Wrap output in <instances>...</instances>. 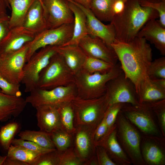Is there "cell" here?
Instances as JSON below:
<instances>
[{
	"label": "cell",
	"instance_id": "cell-33",
	"mask_svg": "<svg viewBox=\"0 0 165 165\" xmlns=\"http://www.w3.org/2000/svg\"><path fill=\"white\" fill-rule=\"evenodd\" d=\"M115 65L99 59L87 57L82 69L90 74L96 72L106 73Z\"/></svg>",
	"mask_w": 165,
	"mask_h": 165
},
{
	"label": "cell",
	"instance_id": "cell-6",
	"mask_svg": "<svg viewBox=\"0 0 165 165\" xmlns=\"http://www.w3.org/2000/svg\"><path fill=\"white\" fill-rule=\"evenodd\" d=\"M71 102L74 112L75 126L85 125L96 129L105 116L104 96L88 99L76 96Z\"/></svg>",
	"mask_w": 165,
	"mask_h": 165
},
{
	"label": "cell",
	"instance_id": "cell-42",
	"mask_svg": "<svg viewBox=\"0 0 165 165\" xmlns=\"http://www.w3.org/2000/svg\"><path fill=\"white\" fill-rule=\"evenodd\" d=\"M59 153L56 150L41 155L32 165H59Z\"/></svg>",
	"mask_w": 165,
	"mask_h": 165
},
{
	"label": "cell",
	"instance_id": "cell-17",
	"mask_svg": "<svg viewBox=\"0 0 165 165\" xmlns=\"http://www.w3.org/2000/svg\"><path fill=\"white\" fill-rule=\"evenodd\" d=\"M72 2L79 7L85 13L86 18L88 34L101 39L109 47L116 40L115 30L110 23L105 25L97 18L90 9L71 0H66Z\"/></svg>",
	"mask_w": 165,
	"mask_h": 165
},
{
	"label": "cell",
	"instance_id": "cell-46",
	"mask_svg": "<svg viewBox=\"0 0 165 165\" xmlns=\"http://www.w3.org/2000/svg\"><path fill=\"white\" fill-rule=\"evenodd\" d=\"M125 2L123 0H115L112 6V12L114 16L121 13L123 11Z\"/></svg>",
	"mask_w": 165,
	"mask_h": 165
},
{
	"label": "cell",
	"instance_id": "cell-35",
	"mask_svg": "<svg viewBox=\"0 0 165 165\" xmlns=\"http://www.w3.org/2000/svg\"><path fill=\"white\" fill-rule=\"evenodd\" d=\"M147 103L154 113L162 135L165 137V99Z\"/></svg>",
	"mask_w": 165,
	"mask_h": 165
},
{
	"label": "cell",
	"instance_id": "cell-37",
	"mask_svg": "<svg viewBox=\"0 0 165 165\" xmlns=\"http://www.w3.org/2000/svg\"><path fill=\"white\" fill-rule=\"evenodd\" d=\"M11 144L14 145H18L23 147L33 152L41 155L56 150V149H50L42 147L33 142L19 139L13 138Z\"/></svg>",
	"mask_w": 165,
	"mask_h": 165
},
{
	"label": "cell",
	"instance_id": "cell-16",
	"mask_svg": "<svg viewBox=\"0 0 165 165\" xmlns=\"http://www.w3.org/2000/svg\"><path fill=\"white\" fill-rule=\"evenodd\" d=\"M75 127V130L73 134L74 150L77 156L84 164L95 154L94 135L96 129L82 125Z\"/></svg>",
	"mask_w": 165,
	"mask_h": 165
},
{
	"label": "cell",
	"instance_id": "cell-44",
	"mask_svg": "<svg viewBox=\"0 0 165 165\" xmlns=\"http://www.w3.org/2000/svg\"><path fill=\"white\" fill-rule=\"evenodd\" d=\"M108 131V127L104 116L96 128L94 135V144L103 137Z\"/></svg>",
	"mask_w": 165,
	"mask_h": 165
},
{
	"label": "cell",
	"instance_id": "cell-39",
	"mask_svg": "<svg viewBox=\"0 0 165 165\" xmlns=\"http://www.w3.org/2000/svg\"><path fill=\"white\" fill-rule=\"evenodd\" d=\"M140 4L142 6L148 7L157 11L159 15V21L161 25L165 28V1L155 2L148 0H139Z\"/></svg>",
	"mask_w": 165,
	"mask_h": 165
},
{
	"label": "cell",
	"instance_id": "cell-3",
	"mask_svg": "<svg viewBox=\"0 0 165 165\" xmlns=\"http://www.w3.org/2000/svg\"><path fill=\"white\" fill-rule=\"evenodd\" d=\"M123 72L119 62L106 73L96 72L90 74L82 69L74 75L77 96L85 99L102 97L105 94L108 82Z\"/></svg>",
	"mask_w": 165,
	"mask_h": 165
},
{
	"label": "cell",
	"instance_id": "cell-54",
	"mask_svg": "<svg viewBox=\"0 0 165 165\" xmlns=\"http://www.w3.org/2000/svg\"><path fill=\"white\" fill-rule=\"evenodd\" d=\"M123 0L125 2H126L128 0Z\"/></svg>",
	"mask_w": 165,
	"mask_h": 165
},
{
	"label": "cell",
	"instance_id": "cell-51",
	"mask_svg": "<svg viewBox=\"0 0 165 165\" xmlns=\"http://www.w3.org/2000/svg\"><path fill=\"white\" fill-rule=\"evenodd\" d=\"M156 84L161 87L165 89V79H151Z\"/></svg>",
	"mask_w": 165,
	"mask_h": 165
},
{
	"label": "cell",
	"instance_id": "cell-48",
	"mask_svg": "<svg viewBox=\"0 0 165 165\" xmlns=\"http://www.w3.org/2000/svg\"><path fill=\"white\" fill-rule=\"evenodd\" d=\"M7 8L8 7L5 1L0 0V16L7 14Z\"/></svg>",
	"mask_w": 165,
	"mask_h": 165
},
{
	"label": "cell",
	"instance_id": "cell-14",
	"mask_svg": "<svg viewBox=\"0 0 165 165\" xmlns=\"http://www.w3.org/2000/svg\"><path fill=\"white\" fill-rule=\"evenodd\" d=\"M165 141L163 136H141V151L146 165H165Z\"/></svg>",
	"mask_w": 165,
	"mask_h": 165
},
{
	"label": "cell",
	"instance_id": "cell-13",
	"mask_svg": "<svg viewBox=\"0 0 165 165\" xmlns=\"http://www.w3.org/2000/svg\"><path fill=\"white\" fill-rule=\"evenodd\" d=\"M47 29L74 22L73 14L65 0H41Z\"/></svg>",
	"mask_w": 165,
	"mask_h": 165
},
{
	"label": "cell",
	"instance_id": "cell-4",
	"mask_svg": "<svg viewBox=\"0 0 165 165\" xmlns=\"http://www.w3.org/2000/svg\"><path fill=\"white\" fill-rule=\"evenodd\" d=\"M116 123L117 140L131 163L134 165H146L141 151V136L137 128L120 111L118 114Z\"/></svg>",
	"mask_w": 165,
	"mask_h": 165
},
{
	"label": "cell",
	"instance_id": "cell-50",
	"mask_svg": "<svg viewBox=\"0 0 165 165\" xmlns=\"http://www.w3.org/2000/svg\"><path fill=\"white\" fill-rule=\"evenodd\" d=\"M84 165H98L95 154L85 162Z\"/></svg>",
	"mask_w": 165,
	"mask_h": 165
},
{
	"label": "cell",
	"instance_id": "cell-22",
	"mask_svg": "<svg viewBox=\"0 0 165 165\" xmlns=\"http://www.w3.org/2000/svg\"><path fill=\"white\" fill-rule=\"evenodd\" d=\"M55 50L74 75L82 68L87 57L79 45L55 46Z\"/></svg>",
	"mask_w": 165,
	"mask_h": 165
},
{
	"label": "cell",
	"instance_id": "cell-29",
	"mask_svg": "<svg viewBox=\"0 0 165 165\" xmlns=\"http://www.w3.org/2000/svg\"><path fill=\"white\" fill-rule=\"evenodd\" d=\"M7 150L8 158L18 160L28 165H32L42 155L23 147L12 144Z\"/></svg>",
	"mask_w": 165,
	"mask_h": 165
},
{
	"label": "cell",
	"instance_id": "cell-27",
	"mask_svg": "<svg viewBox=\"0 0 165 165\" xmlns=\"http://www.w3.org/2000/svg\"><path fill=\"white\" fill-rule=\"evenodd\" d=\"M35 0H9L11 10L9 20V27L22 26L27 13Z\"/></svg>",
	"mask_w": 165,
	"mask_h": 165
},
{
	"label": "cell",
	"instance_id": "cell-1",
	"mask_svg": "<svg viewBox=\"0 0 165 165\" xmlns=\"http://www.w3.org/2000/svg\"><path fill=\"white\" fill-rule=\"evenodd\" d=\"M111 46L125 77L133 83L137 93L142 82L148 76V69L152 61L150 45L145 38L136 37L127 42L116 39Z\"/></svg>",
	"mask_w": 165,
	"mask_h": 165
},
{
	"label": "cell",
	"instance_id": "cell-10",
	"mask_svg": "<svg viewBox=\"0 0 165 165\" xmlns=\"http://www.w3.org/2000/svg\"><path fill=\"white\" fill-rule=\"evenodd\" d=\"M74 22L66 24L54 28L46 29L36 34L33 39L28 43L26 62L38 50L48 46H62L71 39Z\"/></svg>",
	"mask_w": 165,
	"mask_h": 165
},
{
	"label": "cell",
	"instance_id": "cell-15",
	"mask_svg": "<svg viewBox=\"0 0 165 165\" xmlns=\"http://www.w3.org/2000/svg\"><path fill=\"white\" fill-rule=\"evenodd\" d=\"M78 45L88 57L99 59L114 65L118 63V59L113 49L97 37L88 34Z\"/></svg>",
	"mask_w": 165,
	"mask_h": 165
},
{
	"label": "cell",
	"instance_id": "cell-40",
	"mask_svg": "<svg viewBox=\"0 0 165 165\" xmlns=\"http://www.w3.org/2000/svg\"><path fill=\"white\" fill-rule=\"evenodd\" d=\"M20 84L10 82L4 78L0 73V88L4 94L10 96H20Z\"/></svg>",
	"mask_w": 165,
	"mask_h": 165
},
{
	"label": "cell",
	"instance_id": "cell-53",
	"mask_svg": "<svg viewBox=\"0 0 165 165\" xmlns=\"http://www.w3.org/2000/svg\"><path fill=\"white\" fill-rule=\"evenodd\" d=\"M8 8L9 9H10V8L9 4V0H4Z\"/></svg>",
	"mask_w": 165,
	"mask_h": 165
},
{
	"label": "cell",
	"instance_id": "cell-9",
	"mask_svg": "<svg viewBox=\"0 0 165 165\" xmlns=\"http://www.w3.org/2000/svg\"><path fill=\"white\" fill-rule=\"evenodd\" d=\"M104 96L106 110L112 105L118 103L134 105L140 104L134 85L125 77L123 72L108 82Z\"/></svg>",
	"mask_w": 165,
	"mask_h": 165
},
{
	"label": "cell",
	"instance_id": "cell-2",
	"mask_svg": "<svg viewBox=\"0 0 165 165\" xmlns=\"http://www.w3.org/2000/svg\"><path fill=\"white\" fill-rule=\"evenodd\" d=\"M158 18L157 11L142 6L139 0H128L123 12L115 15L110 24L114 27L116 39L127 42L136 37L147 21Z\"/></svg>",
	"mask_w": 165,
	"mask_h": 165
},
{
	"label": "cell",
	"instance_id": "cell-47",
	"mask_svg": "<svg viewBox=\"0 0 165 165\" xmlns=\"http://www.w3.org/2000/svg\"><path fill=\"white\" fill-rule=\"evenodd\" d=\"M3 165H28L26 163L7 157Z\"/></svg>",
	"mask_w": 165,
	"mask_h": 165
},
{
	"label": "cell",
	"instance_id": "cell-36",
	"mask_svg": "<svg viewBox=\"0 0 165 165\" xmlns=\"http://www.w3.org/2000/svg\"><path fill=\"white\" fill-rule=\"evenodd\" d=\"M148 76L151 79H165L164 57L152 61L148 69Z\"/></svg>",
	"mask_w": 165,
	"mask_h": 165
},
{
	"label": "cell",
	"instance_id": "cell-21",
	"mask_svg": "<svg viewBox=\"0 0 165 165\" xmlns=\"http://www.w3.org/2000/svg\"><path fill=\"white\" fill-rule=\"evenodd\" d=\"M136 37L145 38L154 45L162 55H165V28L156 19L147 21Z\"/></svg>",
	"mask_w": 165,
	"mask_h": 165
},
{
	"label": "cell",
	"instance_id": "cell-28",
	"mask_svg": "<svg viewBox=\"0 0 165 165\" xmlns=\"http://www.w3.org/2000/svg\"><path fill=\"white\" fill-rule=\"evenodd\" d=\"M115 0H91L89 9L101 21L111 22L114 16L112 6Z\"/></svg>",
	"mask_w": 165,
	"mask_h": 165
},
{
	"label": "cell",
	"instance_id": "cell-30",
	"mask_svg": "<svg viewBox=\"0 0 165 165\" xmlns=\"http://www.w3.org/2000/svg\"><path fill=\"white\" fill-rule=\"evenodd\" d=\"M18 136L22 139L33 142L42 147L56 149L50 134L43 131L25 130L20 132Z\"/></svg>",
	"mask_w": 165,
	"mask_h": 165
},
{
	"label": "cell",
	"instance_id": "cell-19",
	"mask_svg": "<svg viewBox=\"0 0 165 165\" xmlns=\"http://www.w3.org/2000/svg\"><path fill=\"white\" fill-rule=\"evenodd\" d=\"M94 145L103 148L116 165H130L132 164L117 140L116 123L113 127Z\"/></svg>",
	"mask_w": 165,
	"mask_h": 165
},
{
	"label": "cell",
	"instance_id": "cell-12",
	"mask_svg": "<svg viewBox=\"0 0 165 165\" xmlns=\"http://www.w3.org/2000/svg\"><path fill=\"white\" fill-rule=\"evenodd\" d=\"M28 49L27 43L17 51L0 55V73L10 82H21Z\"/></svg>",
	"mask_w": 165,
	"mask_h": 165
},
{
	"label": "cell",
	"instance_id": "cell-41",
	"mask_svg": "<svg viewBox=\"0 0 165 165\" xmlns=\"http://www.w3.org/2000/svg\"><path fill=\"white\" fill-rule=\"evenodd\" d=\"M124 104L116 103L110 106L106 109L105 117L108 127V131L115 124L118 114Z\"/></svg>",
	"mask_w": 165,
	"mask_h": 165
},
{
	"label": "cell",
	"instance_id": "cell-20",
	"mask_svg": "<svg viewBox=\"0 0 165 165\" xmlns=\"http://www.w3.org/2000/svg\"><path fill=\"white\" fill-rule=\"evenodd\" d=\"M35 108L37 125L40 130L50 134L62 129L57 108L44 105Z\"/></svg>",
	"mask_w": 165,
	"mask_h": 165
},
{
	"label": "cell",
	"instance_id": "cell-8",
	"mask_svg": "<svg viewBox=\"0 0 165 165\" xmlns=\"http://www.w3.org/2000/svg\"><path fill=\"white\" fill-rule=\"evenodd\" d=\"M25 99L33 107L47 105L57 108L64 103L70 102L77 96L74 83L50 90L37 87L31 90Z\"/></svg>",
	"mask_w": 165,
	"mask_h": 165
},
{
	"label": "cell",
	"instance_id": "cell-49",
	"mask_svg": "<svg viewBox=\"0 0 165 165\" xmlns=\"http://www.w3.org/2000/svg\"><path fill=\"white\" fill-rule=\"evenodd\" d=\"M89 9L91 0H71Z\"/></svg>",
	"mask_w": 165,
	"mask_h": 165
},
{
	"label": "cell",
	"instance_id": "cell-26",
	"mask_svg": "<svg viewBox=\"0 0 165 165\" xmlns=\"http://www.w3.org/2000/svg\"><path fill=\"white\" fill-rule=\"evenodd\" d=\"M137 93L140 103L165 99V89L158 85L148 76L142 82Z\"/></svg>",
	"mask_w": 165,
	"mask_h": 165
},
{
	"label": "cell",
	"instance_id": "cell-55",
	"mask_svg": "<svg viewBox=\"0 0 165 165\" xmlns=\"http://www.w3.org/2000/svg\"><path fill=\"white\" fill-rule=\"evenodd\" d=\"M39 0L42 3V2H41V0ZM42 5H43V4H42Z\"/></svg>",
	"mask_w": 165,
	"mask_h": 165
},
{
	"label": "cell",
	"instance_id": "cell-38",
	"mask_svg": "<svg viewBox=\"0 0 165 165\" xmlns=\"http://www.w3.org/2000/svg\"><path fill=\"white\" fill-rule=\"evenodd\" d=\"M59 165H83L84 163L75 154L73 146L59 153Z\"/></svg>",
	"mask_w": 165,
	"mask_h": 165
},
{
	"label": "cell",
	"instance_id": "cell-11",
	"mask_svg": "<svg viewBox=\"0 0 165 165\" xmlns=\"http://www.w3.org/2000/svg\"><path fill=\"white\" fill-rule=\"evenodd\" d=\"M36 51L25 63L21 82L24 85V91L30 92L37 87L39 74L48 64L51 58L57 52L55 46H48Z\"/></svg>",
	"mask_w": 165,
	"mask_h": 165
},
{
	"label": "cell",
	"instance_id": "cell-52",
	"mask_svg": "<svg viewBox=\"0 0 165 165\" xmlns=\"http://www.w3.org/2000/svg\"><path fill=\"white\" fill-rule=\"evenodd\" d=\"M7 157V156H1L0 155V165H3Z\"/></svg>",
	"mask_w": 165,
	"mask_h": 165
},
{
	"label": "cell",
	"instance_id": "cell-31",
	"mask_svg": "<svg viewBox=\"0 0 165 165\" xmlns=\"http://www.w3.org/2000/svg\"><path fill=\"white\" fill-rule=\"evenodd\" d=\"M63 129L73 134L75 130L74 115L71 102L63 104L57 108Z\"/></svg>",
	"mask_w": 165,
	"mask_h": 165
},
{
	"label": "cell",
	"instance_id": "cell-43",
	"mask_svg": "<svg viewBox=\"0 0 165 165\" xmlns=\"http://www.w3.org/2000/svg\"><path fill=\"white\" fill-rule=\"evenodd\" d=\"M95 146V154L98 165H116L103 148L99 145Z\"/></svg>",
	"mask_w": 165,
	"mask_h": 165
},
{
	"label": "cell",
	"instance_id": "cell-32",
	"mask_svg": "<svg viewBox=\"0 0 165 165\" xmlns=\"http://www.w3.org/2000/svg\"><path fill=\"white\" fill-rule=\"evenodd\" d=\"M50 135L57 150L59 153L73 146V134L63 129H59L50 134Z\"/></svg>",
	"mask_w": 165,
	"mask_h": 165
},
{
	"label": "cell",
	"instance_id": "cell-24",
	"mask_svg": "<svg viewBox=\"0 0 165 165\" xmlns=\"http://www.w3.org/2000/svg\"><path fill=\"white\" fill-rule=\"evenodd\" d=\"M22 26L36 34L47 29L43 5L35 0L28 9Z\"/></svg>",
	"mask_w": 165,
	"mask_h": 165
},
{
	"label": "cell",
	"instance_id": "cell-5",
	"mask_svg": "<svg viewBox=\"0 0 165 165\" xmlns=\"http://www.w3.org/2000/svg\"><path fill=\"white\" fill-rule=\"evenodd\" d=\"M74 75L63 58L56 53L50 58L47 65L40 72L37 87L50 90L74 83Z\"/></svg>",
	"mask_w": 165,
	"mask_h": 165
},
{
	"label": "cell",
	"instance_id": "cell-45",
	"mask_svg": "<svg viewBox=\"0 0 165 165\" xmlns=\"http://www.w3.org/2000/svg\"><path fill=\"white\" fill-rule=\"evenodd\" d=\"M10 17L8 14L0 16V44L10 29Z\"/></svg>",
	"mask_w": 165,
	"mask_h": 165
},
{
	"label": "cell",
	"instance_id": "cell-34",
	"mask_svg": "<svg viewBox=\"0 0 165 165\" xmlns=\"http://www.w3.org/2000/svg\"><path fill=\"white\" fill-rule=\"evenodd\" d=\"M19 127L18 123L13 122L8 123L1 128L0 144L4 149H8Z\"/></svg>",
	"mask_w": 165,
	"mask_h": 165
},
{
	"label": "cell",
	"instance_id": "cell-7",
	"mask_svg": "<svg viewBox=\"0 0 165 165\" xmlns=\"http://www.w3.org/2000/svg\"><path fill=\"white\" fill-rule=\"evenodd\" d=\"M120 111L143 134L162 136L155 115L148 103L137 105L125 103Z\"/></svg>",
	"mask_w": 165,
	"mask_h": 165
},
{
	"label": "cell",
	"instance_id": "cell-23",
	"mask_svg": "<svg viewBox=\"0 0 165 165\" xmlns=\"http://www.w3.org/2000/svg\"><path fill=\"white\" fill-rule=\"evenodd\" d=\"M27 103L21 96H11L0 90V121H6L16 117L23 111Z\"/></svg>",
	"mask_w": 165,
	"mask_h": 165
},
{
	"label": "cell",
	"instance_id": "cell-18",
	"mask_svg": "<svg viewBox=\"0 0 165 165\" xmlns=\"http://www.w3.org/2000/svg\"><path fill=\"white\" fill-rule=\"evenodd\" d=\"M22 26L10 29L0 44V55L17 51L31 42L36 35Z\"/></svg>",
	"mask_w": 165,
	"mask_h": 165
},
{
	"label": "cell",
	"instance_id": "cell-25",
	"mask_svg": "<svg viewBox=\"0 0 165 165\" xmlns=\"http://www.w3.org/2000/svg\"><path fill=\"white\" fill-rule=\"evenodd\" d=\"M66 1L68 6L73 14L74 21L72 37L71 40L64 46L78 45L80 40L88 34L86 17L83 11L79 7L71 2Z\"/></svg>",
	"mask_w": 165,
	"mask_h": 165
}]
</instances>
